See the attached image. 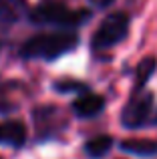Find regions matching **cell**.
Returning a JSON list of instances; mask_svg holds the SVG:
<instances>
[{"label":"cell","instance_id":"obj_1","mask_svg":"<svg viewBox=\"0 0 157 159\" xmlns=\"http://www.w3.org/2000/svg\"><path fill=\"white\" fill-rule=\"evenodd\" d=\"M77 44L78 34L73 30L43 32V34L28 39L20 48V54L24 58H32V61H55L63 54L75 51Z\"/></svg>","mask_w":157,"mask_h":159},{"label":"cell","instance_id":"obj_2","mask_svg":"<svg viewBox=\"0 0 157 159\" xmlns=\"http://www.w3.org/2000/svg\"><path fill=\"white\" fill-rule=\"evenodd\" d=\"M28 18L38 26H56L61 30H71L85 24L91 18V12L83 8H69L63 2H44L32 8L28 12Z\"/></svg>","mask_w":157,"mask_h":159},{"label":"cell","instance_id":"obj_3","mask_svg":"<svg viewBox=\"0 0 157 159\" xmlns=\"http://www.w3.org/2000/svg\"><path fill=\"white\" fill-rule=\"evenodd\" d=\"M129 24L131 20L127 12H113V14L105 16V20L99 24V28L93 34V40H91L93 51L95 52L109 51L121 40H125L129 34Z\"/></svg>","mask_w":157,"mask_h":159},{"label":"cell","instance_id":"obj_4","mask_svg":"<svg viewBox=\"0 0 157 159\" xmlns=\"http://www.w3.org/2000/svg\"><path fill=\"white\" fill-rule=\"evenodd\" d=\"M153 93L141 89L133 91L127 101L125 109L121 113V123L125 129H139L143 125L151 123V113H153Z\"/></svg>","mask_w":157,"mask_h":159},{"label":"cell","instance_id":"obj_5","mask_svg":"<svg viewBox=\"0 0 157 159\" xmlns=\"http://www.w3.org/2000/svg\"><path fill=\"white\" fill-rule=\"evenodd\" d=\"M28 14L26 0H0V30H8Z\"/></svg>","mask_w":157,"mask_h":159},{"label":"cell","instance_id":"obj_6","mask_svg":"<svg viewBox=\"0 0 157 159\" xmlns=\"http://www.w3.org/2000/svg\"><path fill=\"white\" fill-rule=\"evenodd\" d=\"M34 119H36L38 133H43V135L55 133L56 129L65 127V123H67V121L63 119V113H61V109H56V107H43V109H36Z\"/></svg>","mask_w":157,"mask_h":159},{"label":"cell","instance_id":"obj_7","mask_svg":"<svg viewBox=\"0 0 157 159\" xmlns=\"http://www.w3.org/2000/svg\"><path fill=\"white\" fill-rule=\"evenodd\" d=\"M105 107V99L101 95H95V93H85L81 95L78 99H75L73 103V113L81 119H89V117H95L103 111Z\"/></svg>","mask_w":157,"mask_h":159},{"label":"cell","instance_id":"obj_8","mask_svg":"<svg viewBox=\"0 0 157 159\" xmlns=\"http://www.w3.org/2000/svg\"><path fill=\"white\" fill-rule=\"evenodd\" d=\"M26 141V127L20 121H4L0 123V145L22 147Z\"/></svg>","mask_w":157,"mask_h":159},{"label":"cell","instance_id":"obj_9","mask_svg":"<svg viewBox=\"0 0 157 159\" xmlns=\"http://www.w3.org/2000/svg\"><path fill=\"white\" fill-rule=\"evenodd\" d=\"M121 149L131 153V155H137V157H151V155H157V141L127 139V141H121Z\"/></svg>","mask_w":157,"mask_h":159},{"label":"cell","instance_id":"obj_10","mask_svg":"<svg viewBox=\"0 0 157 159\" xmlns=\"http://www.w3.org/2000/svg\"><path fill=\"white\" fill-rule=\"evenodd\" d=\"M111 147H113V137L111 135H97L85 143V153L91 159H101L111 151Z\"/></svg>","mask_w":157,"mask_h":159},{"label":"cell","instance_id":"obj_11","mask_svg":"<svg viewBox=\"0 0 157 159\" xmlns=\"http://www.w3.org/2000/svg\"><path fill=\"white\" fill-rule=\"evenodd\" d=\"M157 69V61L155 57H145L141 62L137 65V70H135V83H133V91H141L145 89L147 81L151 79V75L155 73Z\"/></svg>","mask_w":157,"mask_h":159},{"label":"cell","instance_id":"obj_12","mask_svg":"<svg viewBox=\"0 0 157 159\" xmlns=\"http://www.w3.org/2000/svg\"><path fill=\"white\" fill-rule=\"evenodd\" d=\"M115 0H89V4L93 8H97V10H101V8H107V6H111Z\"/></svg>","mask_w":157,"mask_h":159},{"label":"cell","instance_id":"obj_13","mask_svg":"<svg viewBox=\"0 0 157 159\" xmlns=\"http://www.w3.org/2000/svg\"><path fill=\"white\" fill-rule=\"evenodd\" d=\"M151 121H153V123L157 125V115H155V117H153V119H151Z\"/></svg>","mask_w":157,"mask_h":159}]
</instances>
